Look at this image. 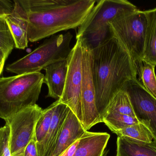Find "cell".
I'll return each mask as SVG.
<instances>
[{"label": "cell", "mask_w": 156, "mask_h": 156, "mask_svg": "<svg viewBox=\"0 0 156 156\" xmlns=\"http://www.w3.org/2000/svg\"><path fill=\"white\" fill-rule=\"evenodd\" d=\"M80 139L76 142H75L64 154H62L60 156H73L74 154H75V151H76L77 147L78 144H79Z\"/></svg>", "instance_id": "4316f807"}, {"label": "cell", "mask_w": 156, "mask_h": 156, "mask_svg": "<svg viewBox=\"0 0 156 156\" xmlns=\"http://www.w3.org/2000/svg\"><path fill=\"white\" fill-rule=\"evenodd\" d=\"M112 113L136 117L129 96L124 91L121 90L118 92L110 101L103 116Z\"/></svg>", "instance_id": "ffe728a7"}, {"label": "cell", "mask_w": 156, "mask_h": 156, "mask_svg": "<svg viewBox=\"0 0 156 156\" xmlns=\"http://www.w3.org/2000/svg\"><path fill=\"white\" fill-rule=\"evenodd\" d=\"M122 90L129 96L137 120L151 131L156 145V99L137 79L128 81Z\"/></svg>", "instance_id": "30bf717a"}, {"label": "cell", "mask_w": 156, "mask_h": 156, "mask_svg": "<svg viewBox=\"0 0 156 156\" xmlns=\"http://www.w3.org/2000/svg\"><path fill=\"white\" fill-rule=\"evenodd\" d=\"M118 137H123L133 141L146 143H153L154 136L151 131L142 123L131 125L115 132Z\"/></svg>", "instance_id": "44dd1931"}, {"label": "cell", "mask_w": 156, "mask_h": 156, "mask_svg": "<svg viewBox=\"0 0 156 156\" xmlns=\"http://www.w3.org/2000/svg\"><path fill=\"white\" fill-rule=\"evenodd\" d=\"M136 79L143 87L156 99L155 66L142 59L134 61Z\"/></svg>", "instance_id": "ac0fdd59"}, {"label": "cell", "mask_w": 156, "mask_h": 156, "mask_svg": "<svg viewBox=\"0 0 156 156\" xmlns=\"http://www.w3.org/2000/svg\"><path fill=\"white\" fill-rule=\"evenodd\" d=\"M97 111L102 118L110 101L131 80L136 79L134 62L117 38L111 36L91 49Z\"/></svg>", "instance_id": "6da1fadb"}, {"label": "cell", "mask_w": 156, "mask_h": 156, "mask_svg": "<svg viewBox=\"0 0 156 156\" xmlns=\"http://www.w3.org/2000/svg\"><path fill=\"white\" fill-rule=\"evenodd\" d=\"M82 54V38L79 37L76 38V45L67 58L65 88L62 96L58 100L69 107L83 126L81 103Z\"/></svg>", "instance_id": "52a82bcc"}, {"label": "cell", "mask_w": 156, "mask_h": 156, "mask_svg": "<svg viewBox=\"0 0 156 156\" xmlns=\"http://www.w3.org/2000/svg\"><path fill=\"white\" fill-rule=\"evenodd\" d=\"M27 18L28 41L35 42L79 27L95 0H17Z\"/></svg>", "instance_id": "7a4b0ae2"}, {"label": "cell", "mask_w": 156, "mask_h": 156, "mask_svg": "<svg viewBox=\"0 0 156 156\" xmlns=\"http://www.w3.org/2000/svg\"><path fill=\"white\" fill-rule=\"evenodd\" d=\"M110 138V135L106 132L86 131L80 138L73 156H104Z\"/></svg>", "instance_id": "5bb4252c"}, {"label": "cell", "mask_w": 156, "mask_h": 156, "mask_svg": "<svg viewBox=\"0 0 156 156\" xmlns=\"http://www.w3.org/2000/svg\"><path fill=\"white\" fill-rule=\"evenodd\" d=\"M7 59V57L5 56L4 51L0 49V77L1 74L2 73L5 63Z\"/></svg>", "instance_id": "83f0119b"}, {"label": "cell", "mask_w": 156, "mask_h": 156, "mask_svg": "<svg viewBox=\"0 0 156 156\" xmlns=\"http://www.w3.org/2000/svg\"><path fill=\"white\" fill-rule=\"evenodd\" d=\"M82 38V81L81 103L83 126L88 131L95 125L102 123L97 111L95 89L93 78L91 48L84 38Z\"/></svg>", "instance_id": "9c48e42d"}, {"label": "cell", "mask_w": 156, "mask_h": 156, "mask_svg": "<svg viewBox=\"0 0 156 156\" xmlns=\"http://www.w3.org/2000/svg\"><path fill=\"white\" fill-rule=\"evenodd\" d=\"M108 25L111 35L119 40L134 61L143 59L147 27L145 11H123Z\"/></svg>", "instance_id": "8992f818"}, {"label": "cell", "mask_w": 156, "mask_h": 156, "mask_svg": "<svg viewBox=\"0 0 156 156\" xmlns=\"http://www.w3.org/2000/svg\"><path fill=\"white\" fill-rule=\"evenodd\" d=\"M23 156H39L35 135L26 147Z\"/></svg>", "instance_id": "484cf974"}, {"label": "cell", "mask_w": 156, "mask_h": 156, "mask_svg": "<svg viewBox=\"0 0 156 156\" xmlns=\"http://www.w3.org/2000/svg\"><path fill=\"white\" fill-rule=\"evenodd\" d=\"M102 122L113 133L140 122L136 117L113 113L104 115Z\"/></svg>", "instance_id": "7402d4cb"}, {"label": "cell", "mask_w": 156, "mask_h": 156, "mask_svg": "<svg viewBox=\"0 0 156 156\" xmlns=\"http://www.w3.org/2000/svg\"><path fill=\"white\" fill-rule=\"evenodd\" d=\"M14 9L5 16V20L12 35L16 48L24 49L28 46L27 18L25 12L17 0H14Z\"/></svg>", "instance_id": "7c38bea8"}, {"label": "cell", "mask_w": 156, "mask_h": 156, "mask_svg": "<svg viewBox=\"0 0 156 156\" xmlns=\"http://www.w3.org/2000/svg\"><path fill=\"white\" fill-rule=\"evenodd\" d=\"M10 128L8 123L0 128V156H12L10 147Z\"/></svg>", "instance_id": "cb8c5ba5"}, {"label": "cell", "mask_w": 156, "mask_h": 156, "mask_svg": "<svg viewBox=\"0 0 156 156\" xmlns=\"http://www.w3.org/2000/svg\"><path fill=\"white\" fill-rule=\"evenodd\" d=\"M43 110L36 104L22 110L5 122L10 126L12 156H23L26 147L34 136L36 125Z\"/></svg>", "instance_id": "ba28073f"}, {"label": "cell", "mask_w": 156, "mask_h": 156, "mask_svg": "<svg viewBox=\"0 0 156 156\" xmlns=\"http://www.w3.org/2000/svg\"><path fill=\"white\" fill-rule=\"evenodd\" d=\"M5 16H0V49L8 58L16 45Z\"/></svg>", "instance_id": "603a6c76"}, {"label": "cell", "mask_w": 156, "mask_h": 156, "mask_svg": "<svg viewBox=\"0 0 156 156\" xmlns=\"http://www.w3.org/2000/svg\"><path fill=\"white\" fill-rule=\"evenodd\" d=\"M147 27L143 59L156 66V8L145 11Z\"/></svg>", "instance_id": "e0dca14e"}, {"label": "cell", "mask_w": 156, "mask_h": 156, "mask_svg": "<svg viewBox=\"0 0 156 156\" xmlns=\"http://www.w3.org/2000/svg\"><path fill=\"white\" fill-rule=\"evenodd\" d=\"M41 72L0 77V118L5 122L36 104L44 83Z\"/></svg>", "instance_id": "3957f363"}, {"label": "cell", "mask_w": 156, "mask_h": 156, "mask_svg": "<svg viewBox=\"0 0 156 156\" xmlns=\"http://www.w3.org/2000/svg\"><path fill=\"white\" fill-rule=\"evenodd\" d=\"M136 6L126 0H101L79 27L76 38L83 37L93 49L111 36L108 23L119 13L135 11Z\"/></svg>", "instance_id": "5b68a950"}, {"label": "cell", "mask_w": 156, "mask_h": 156, "mask_svg": "<svg viewBox=\"0 0 156 156\" xmlns=\"http://www.w3.org/2000/svg\"><path fill=\"white\" fill-rule=\"evenodd\" d=\"M44 83L48 88L46 97L60 99L63 94L68 71L67 59L51 64L45 68Z\"/></svg>", "instance_id": "4fadbf2b"}, {"label": "cell", "mask_w": 156, "mask_h": 156, "mask_svg": "<svg viewBox=\"0 0 156 156\" xmlns=\"http://www.w3.org/2000/svg\"><path fill=\"white\" fill-rule=\"evenodd\" d=\"M56 105L54 110L51 124L45 141L44 143L41 156H47L56 141L62 129L67 115L69 112L68 106L56 101Z\"/></svg>", "instance_id": "9a60e30c"}, {"label": "cell", "mask_w": 156, "mask_h": 156, "mask_svg": "<svg viewBox=\"0 0 156 156\" xmlns=\"http://www.w3.org/2000/svg\"><path fill=\"white\" fill-rule=\"evenodd\" d=\"M86 132L77 116L69 110L60 133L47 156H60Z\"/></svg>", "instance_id": "8fae6325"}, {"label": "cell", "mask_w": 156, "mask_h": 156, "mask_svg": "<svg viewBox=\"0 0 156 156\" xmlns=\"http://www.w3.org/2000/svg\"><path fill=\"white\" fill-rule=\"evenodd\" d=\"M14 6V0H0V16H6L12 13Z\"/></svg>", "instance_id": "d4e9b609"}, {"label": "cell", "mask_w": 156, "mask_h": 156, "mask_svg": "<svg viewBox=\"0 0 156 156\" xmlns=\"http://www.w3.org/2000/svg\"><path fill=\"white\" fill-rule=\"evenodd\" d=\"M116 156H156V145L123 137L117 139Z\"/></svg>", "instance_id": "2e32d148"}, {"label": "cell", "mask_w": 156, "mask_h": 156, "mask_svg": "<svg viewBox=\"0 0 156 156\" xmlns=\"http://www.w3.org/2000/svg\"><path fill=\"white\" fill-rule=\"evenodd\" d=\"M56 105L55 101L46 109L43 110L36 125L35 137L39 156H41L42 154L44 143L51 124Z\"/></svg>", "instance_id": "d6986e66"}, {"label": "cell", "mask_w": 156, "mask_h": 156, "mask_svg": "<svg viewBox=\"0 0 156 156\" xmlns=\"http://www.w3.org/2000/svg\"><path fill=\"white\" fill-rule=\"evenodd\" d=\"M72 38L69 32L52 36L31 53L7 65L5 70L16 75L40 72L51 64L66 60L72 49Z\"/></svg>", "instance_id": "277c9868"}]
</instances>
